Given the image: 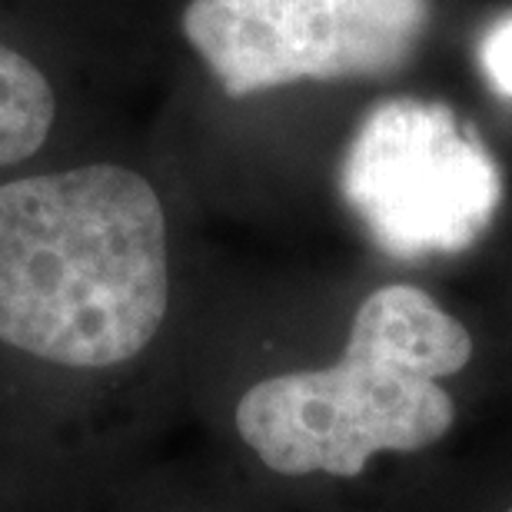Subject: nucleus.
Wrapping results in <instances>:
<instances>
[{
    "label": "nucleus",
    "mask_w": 512,
    "mask_h": 512,
    "mask_svg": "<svg viewBox=\"0 0 512 512\" xmlns=\"http://www.w3.org/2000/svg\"><path fill=\"white\" fill-rule=\"evenodd\" d=\"M170 303L157 190L117 163L0 187V343L70 370L140 356Z\"/></svg>",
    "instance_id": "f257e3e1"
},
{
    "label": "nucleus",
    "mask_w": 512,
    "mask_h": 512,
    "mask_svg": "<svg viewBox=\"0 0 512 512\" xmlns=\"http://www.w3.org/2000/svg\"><path fill=\"white\" fill-rule=\"evenodd\" d=\"M473 360V336L419 286L373 290L353 316L343 356L323 370L250 386L237 433L280 476L356 479L380 453H419L456 426L439 383Z\"/></svg>",
    "instance_id": "f03ea898"
},
{
    "label": "nucleus",
    "mask_w": 512,
    "mask_h": 512,
    "mask_svg": "<svg viewBox=\"0 0 512 512\" xmlns=\"http://www.w3.org/2000/svg\"><path fill=\"white\" fill-rule=\"evenodd\" d=\"M343 197L383 250L453 253L489 227L503 200L493 157L446 104H376L343 160Z\"/></svg>",
    "instance_id": "7ed1b4c3"
},
{
    "label": "nucleus",
    "mask_w": 512,
    "mask_h": 512,
    "mask_svg": "<svg viewBox=\"0 0 512 512\" xmlns=\"http://www.w3.org/2000/svg\"><path fill=\"white\" fill-rule=\"evenodd\" d=\"M426 27V0H190L183 10V34L230 97L389 77L413 60Z\"/></svg>",
    "instance_id": "20e7f679"
},
{
    "label": "nucleus",
    "mask_w": 512,
    "mask_h": 512,
    "mask_svg": "<svg viewBox=\"0 0 512 512\" xmlns=\"http://www.w3.org/2000/svg\"><path fill=\"white\" fill-rule=\"evenodd\" d=\"M57 117L47 77L30 57L0 44V167L34 157Z\"/></svg>",
    "instance_id": "39448f33"
},
{
    "label": "nucleus",
    "mask_w": 512,
    "mask_h": 512,
    "mask_svg": "<svg viewBox=\"0 0 512 512\" xmlns=\"http://www.w3.org/2000/svg\"><path fill=\"white\" fill-rule=\"evenodd\" d=\"M479 64H483L489 87H493L499 97L512 100V14L496 20V24L486 30L483 44H479Z\"/></svg>",
    "instance_id": "423d86ee"
},
{
    "label": "nucleus",
    "mask_w": 512,
    "mask_h": 512,
    "mask_svg": "<svg viewBox=\"0 0 512 512\" xmlns=\"http://www.w3.org/2000/svg\"><path fill=\"white\" fill-rule=\"evenodd\" d=\"M506 512H512V506H509V509H506Z\"/></svg>",
    "instance_id": "0eeeda50"
}]
</instances>
